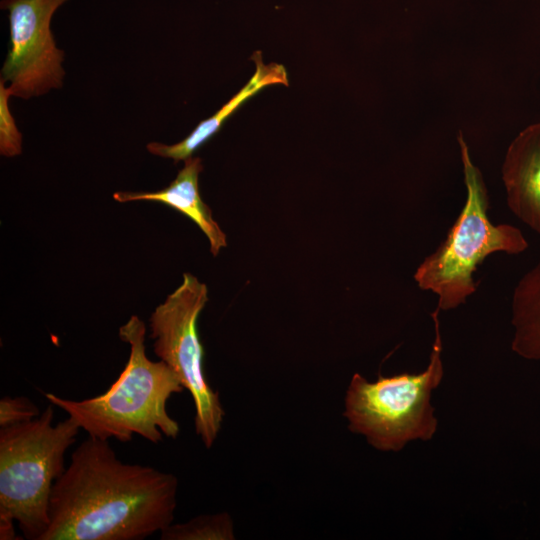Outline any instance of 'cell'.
<instances>
[{
	"instance_id": "5b68a950",
	"label": "cell",
	"mask_w": 540,
	"mask_h": 540,
	"mask_svg": "<svg viewBox=\"0 0 540 540\" xmlns=\"http://www.w3.org/2000/svg\"><path fill=\"white\" fill-rule=\"evenodd\" d=\"M439 310L432 313L435 339L426 369L419 373L379 376L369 382L354 374L345 398L349 429L381 451H399L414 440L428 441L437 430L431 395L442 381Z\"/></svg>"
},
{
	"instance_id": "7a4b0ae2",
	"label": "cell",
	"mask_w": 540,
	"mask_h": 540,
	"mask_svg": "<svg viewBox=\"0 0 540 540\" xmlns=\"http://www.w3.org/2000/svg\"><path fill=\"white\" fill-rule=\"evenodd\" d=\"M145 336V323L136 315L119 328V337L130 345V355L105 393L71 400L49 392L44 394L46 399L65 411L88 436L101 440L115 438L125 443L138 435L157 444L163 435L177 438L179 424L168 414L167 401L185 387L164 361L146 356Z\"/></svg>"
},
{
	"instance_id": "3957f363",
	"label": "cell",
	"mask_w": 540,
	"mask_h": 540,
	"mask_svg": "<svg viewBox=\"0 0 540 540\" xmlns=\"http://www.w3.org/2000/svg\"><path fill=\"white\" fill-rule=\"evenodd\" d=\"M466 201L446 238L417 267L414 280L437 297V309L447 311L463 304L477 288L474 273L496 252L520 254L528 248L523 233L510 224H493L489 198L480 170L471 160L462 133L458 135Z\"/></svg>"
},
{
	"instance_id": "7c38bea8",
	"label": "cell",
	"mask_w": 540,
	"mask_h": 540,
	"mask_svg": "<svg viewBox=\"0 0 540 540\" xmlns=\"http://www.w3.org/2000/svg\"><path fill=\"white\" fill-rule=\"evenodd\" d=\"M160 539H233L232 523L227 513L201 515L185 523H171L160 531Z\"/></svg>"
},
{
	"instance_id": "9c48e42d",
	"label": "cell",
	"mask_w": 540,
	"mask_h": 540,
	"mask_svg": "<svg viewBox=\"0 0 540 540\" xmlns=\"http://www.w3.org/2000/svg\"><path fill=\"white\" fill-rule=\"evenodd\" d=\"M203 170L199 157L184 160L176 178L165 188L155 192L118 191L113 194L117 202L154 201L163 203L190 218L206 235L210 252L217 256L227 246L226 235L214 220L210 207L199 193L198 178Z\"/></svg>"
},
{
	"instance_id": "6da1fadb",
	"label": "cell",
	"mask_w": 540,
	"mask_h": 540,
	"mask_svg": "<svg viewBox=\"0 0 540 540\" xmlns=\"http://www.w3.org/2000/svg\"><path fill=\"white\" fill-rule=\"evenodd\" d=\"M172 473L122 462L108 440L88 436L56 480L41 540H143L174 520Z\"/></svg>"
},
{
	"instance_id": "52a82bcc",
	"label": "cell",
	"mask_w": 540,
	"mask_h": 540,
	"mask_svg": "<svg viewBox=\"0 0 540 540\" xmlns=\"http://www.w3.org/2000/svg\"><path fill=\"white\" fill-rule=\"evenodd\" d=\"M67 1H1V9L8 11L10 31L1 80L9 84L13 96L30 99L62 86L64 52L57 48L50 24Z\"/></svg>"
},
{
	"instance_id": "277c9868",
	"label": "cell",
	"mask_w": 540,
	"mask_h": 540,
	"mask_svg": "<svg viewBox=\"0 0 540 540\" xmlns=\"http://www.w3.org/2000/svg\"><path fill=\"white\" fill-rule=\"evenodd\" d=\"M53 406L0 429V516L16 521L29 540H41L49 526L52 488L80 430L70 417L53 424Z\"/></svg>"
},
{
	"instance_id": "30bf717a",
	"label": "cell",
	"mask_w": 540,
	"mask_h": 540,
	"mask_svg": "<svg viewBox=\"0 0 540 540\" xmlns=\"http://www.w3.org/2000/svg\"><path fill=\"white\" fill-rule=\"evenodd\" d=\"M252 59L256 70L250 80L215 114L201 121L196 128L178 143L167 145L160 142H150L147 150L156 156L174 160L177 163L186 160L193 153L213 137L245 102L255 96L259 91L271 85H288L286 68L282 64H264L262 54L257 51Z\"/></svg>"
},
{
	"instance_id": "9a60e30c",
	"label": "cell",
	"mask_w": 540,
	"mask_h": 540,
	"mask_svg": "<svg viewBox=\"0 0 540 540\" xmlns=\"http://www.w3.org/2000/svg\"><path fill=\"white\" fill-rule=\"evenodd\" d=\"M14 520L5 516H0V539L14 540L17 539L14 526Z\"/></svg>"
},
{
	"instance_id": "5bb4252c",
	"label": "cell",
	"mask_w": 540,
	"mask_h": 540,
	"mask_svg": "<svg viewBox=\"0 0 540 540\" xmlns=\"http://www.w3.org/2000/svg\"><path fill=\"white\" fill-rule=\"evenodd\" d=\"M39 408L27 397H4L0 400V427L30 421L40 416Z\"/></svg>"
},
{
	"instance_id": "8fae6325",
	"label": "cell",
	"mask_w": 540,
	"mask_h": 540,
	"mask_svg": "<svg viewBox=\"0 0 540 540\" xmlns=\"http://www.w3.org/2000/svg\"><path fill=\"white\" fill-rule=\"evenodd\" d=\"M511 310L512 350L525 359L540 361V262L519 280Z\"/></svg>"
},
{
	"instance_id": "ba28073f",
	"label": "cell",
	"mask_w": 540,
	"mask_h": 540,
	"mask_svg": "<svg viewBox=\"0 0 540 540\" xmlns=\"http://www.w3.org/2000/svg\"><path fill=\"white\" fill-rule=\"evenodd\" d=\"M502 180L510 210L540 235V123L527 126L511 142Z\"/></svg>"
},
{
	"instance_id": "8992f818",
	"label": "cell",
	"mask_w": 540,
	"mask_h": 540,
	"mask_svg": "<svg viewBox=\"0 0 540 540\" xmlns=\"http://www.w3.org/2000/svg\"><path fill=\"white\" fill-rule=\"evenodd\" d=\"M208 301L207 286L190 273L159 304L150 317V337L155 355L178 376L193 398L195 431L206 448L215 442L224 410L219 393L208 384L203 369L204 348L197 321Z\"/></svg>"
},
{
	"instance_id": "4fadbf2b",
	"label": "cell",
	"mask_w": 540,
	"mask_h": 540,
	"mask_svg": "<svg viewBox=\"0 0 540 540\" xmlns=\"http://www.w3.org/2000/svg\"><path fill=\"white\" fill-rule=\"evenodd\" d=\"M10 88L0 80V153L15 157L22 153V136L9 109Z\"/></svg>"
}]
</instances>
